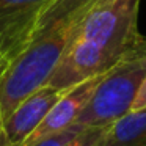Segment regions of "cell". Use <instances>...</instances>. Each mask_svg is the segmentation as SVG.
<instances>
[{
  "mask_svg": "<svg viewBox=\"0 0 146 146\" xmlns=\"http://www.w3.org/2000/svg\"><path fill=\"white\" fill-rule=\"evenodd\" d=\"M80 129H83V127H79V126H76V124H72V126L68 127L66 130H63V132H60V133H55V135L49 137V138L42 140V141H39V143H36L35 146H63L64 143H66L71 137L76 135Z\"/></svg>",
  "mask_w": 146,
  "mask_h": 146,
  "instance_id": "cell-10",
  "label": "cell"
},
{
  "mask_svg": "<svg viewBox=\"0 0 146 146\" xmlns=\"http://www.w3.org/2000/svg\"><path fill=\"white\" fill-rule=\"evenodd\" d=\"M107 72V71H105ZM104 72V74H105ZM104 74L94 76L91 79L85 80V82L79 83V85L69 88L47 111V115L44 116V119L39 123V126L27 137V140L21 146H35L36 143L42 141V140L49 138V137L60 133L63 130H66L68 127H71L76 123L77 116L80 115V111L83 110V107L86 105V102L90 101L93 91L96 90L98 83L101 82V79L104 77Z\"/></svg>",
  "mask_w": 146,
  "mask_h": 146,
  "instance_id": "cell-7",
  "label": "cell"
},
{
  "mask_svg": "<svg viewBox=\"0 0 146 146\" xmlns=\"http://www.w3.org/2000/svg\"><path fill=\"white\" fill-rule=\"evenodd\" d=\"M0 124H2V113H0Z\"/></svg>",
  "mask_w": 146,
  "mask_h": 146,
  "instance_id": "cell-13",
  "label": "cell"
},
{
  "mask_svg": "<svg viewBox=\"0 0 146 146\" xmlns=\"http://www.w3.org/2000/svg\"><path fill=\"white\" fill-rule=\"evenodd\" d=\"M145 77L146 49L123 58L104 74L74 124L79 127L110 126L127 115Z\"/></svg>",
  "mask_w": 146,
  "mask_h": 146,
  "instance_id": "cell-2",
  "label": "cell"
},
{
  "mask_svg": "<svg viewBox=\"0 0 146 146\" xmlns=\"http://www.w3.org/2000/svg\"><path fill=\"white\" fill-rule=\"evenodd\" d=\"M108 126H93L83 127L74 137H71L63 146H98L102 140L104 133L107 132Z\"/></svg>",
  "mask_w": 146,
  "mask_h": 146,
  "instance_id": "cell-9",
  "label": "cell"
},
{
  "mask_svg": "<svg viewBox=\"0 0 146 146\" xmlns=\"http://www.w3.org/2000/svg\"><path fill=\"white\" fill-rule=\"evenodd\" d=\"M98 146H146V108L132 110L111 123Z\"/></svg>",
  "mask_w": 146,
  "mask_h": 146,
  "instance_id": "cell-8",
  "label": "cell"
},
{
  "mask_svg": "<svg viewBox=\"0 0 146 146\" xmlns=\"http://www.w3.org/2000/svg\"><path fill=\"white\" fill-rule=\"evenodd\" d=\"M140 108H146V77H145V80H143L141 86H140L138 94H137L135 101H133L130 111L132 110H140Z\"/></svg>",
  "mask_w": 146,
  "mask_h": 146,
  "instance_id": "cell-11",
  "label": "cell"
},
{
  "mask_svg": "<svg viewBox=\"0 0 146 146\" xmlns=\"http://www.w3.org/2000/svg\"><path fill=\"white\" fill-rule=\"evenodd\" d=\"M118 61L121 60L113 54L90 41L77 38L64 52L46 85L54 88H72L91 77L104 74Z\"/></svg>",
  "mask_w": 146,
  "mask_h": 146,
  "instance_id": "cell-5",
  "label": "cell"
},
{
  "mask_svg": "<svg viewBox=\"0 0 146 146\" xmlns=\"http://www.w3.org/2000/svg\"><path fill=\"white\" fill-rule=\"evenodd\" d=\"M140 0H105L85 21L77 38L90 41L119 60L146 49L138 32Z\"/></svg>",
  "mask_w": 146,
  "mask_h": 146,
  "instance_id": "cell-3",
  "label": "cell"
},
{
  "mask_svg": "<svg viewBox=\"0 0 146 146\" xmlns=\"http://www.w3.org/2000/svg\"><path fill=\"white\" fill-rule=\"evenodd\" d=\"M2 76H3V71L0 69V79H2Z\"/></svg>",
  "mask_w": 146,
  "mask_h": 146,
  "instance_id": "cell-12",
  "label": "cell"
},
{
  "mask_svg": "<svg viewBox=\"0 0 146 146\" xmlns=\"http://www.w3.org/2000/svg\"><path fill=\"white\" fill-rule=\"evenodd\" d=\"M52 2L0 0V69L3 74L30 44L39 19Z\"/></svg>",
  "mask_w": 146,
  "mask_h": 146,
  "instance_id": "cell-4",
  "label": "cell"
},
{
  "mask_svg": "<svg viewBox=\"0 0 146 146\" xmlns=\"http://www.w3.org/2000/svg\"><path fill=\"white\" fill-rule=\"evenodd\" d=\"M105 0H54L44 11L27 49L11 63L0 79L2 119L41 88L64 52L72 46L90 14Z\"/></svg>",
  "mask_w": 146,
  "mask_h": 146,
  "instance_id": "cell-1",
  "label": "cell"
},
{
  "mask_svg": "<svg viewBox=\"0 0 146 146\" xmlns=\"http://www.w3.org/2000/svg\"><path fill=\"white\" fill-rule=\"evenodd\" d=\"M69 88L42 85L19 102L0 124V146H21L39 126L52 105Z\"/></svg>",
  "mask_w": 146,
  "mask_h": 146,
  "instance_id": "cell-6",
  "label": "cell"
}]
</instances>
